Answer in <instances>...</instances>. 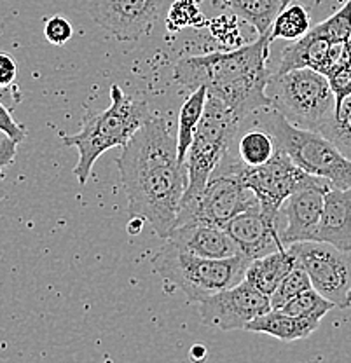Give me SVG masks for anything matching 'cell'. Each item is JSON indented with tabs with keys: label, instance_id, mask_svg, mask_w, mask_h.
<instances>
[{
	"label": "cell",
	"instance_id": "d4e9b609",
	"mask_svg": "<svg viewBox=\"0 0 351 363\" xmlns=\"http://www.w3.org/2000/svg\"><path fill=\"white\" fill-rule=\"evenodd\" d=\"M335 308H338V306H335L334 302L328 301L327 297H323L322 294L316 292L315 289H309L306 290V292L297 295V297H294L292 301L286 302L282 309L285 313H289V315H294L297 318H308V320L322 321L323 316Z\"/></svg>",
	"mask_w": 351,
	"mask_h": 363
},
{
	"label": "cell",
	"instance_id": "836d02e7",
	"mask_svg": "<svg viewBox=\"0 0 351 363\" xmlns=\"http://www.w3.org/2000/svg\"><path fill=\"white\" fill-rule=\"evenodd\" d=\"M143 224H145V218L140 217V215H133V218L130 220V224H128V233L133 234V236H137V234L142 233L143 229Z\"/></svg>",
	"mask_w": 351,
	"mask_h": 363
},
{
	"label": "cell",
	"instance_id": "603a6c76",
	"mask_svg": "<svg viewBox=\"0 0 351 363\" xmlns=\"http://www.w3.org/2000/svg\"><path fill=\"white\" fill-rule=\"evenodd\" d=\"M311 30V21H309V13L306 7L299 4H290L274 20L269 30V40L283 39V40H299Z\"/></svg>",
	"mask_w": 351,
	"mask_h": 363
},
{
	"label": "cell",
	"instance_id": "2e32d148",
	"mask_svg": "<svg viewBox=\"0 0 351 363\" xmlns=\"http://www.w3.org/2000/svg\"><path fill=\"white\" fill-rule=\"evenodd\" d=\"M280 152L277 138L271 131L255 123L250 116L240 123L228 156L240 161L245 166H262Z\"/></svg>",
	"mask_w": 351,
	"mask_h": 363
},
{
	"label": "cell",
	"instance_id": "5bb4252c",
	"mask_svg": "<svg viewBox=\"0 0 351 363\" xmlns=\"http://www.w3.org/2000/svg\"><path fill=\"white\" fill-rule=\"evenodd\" d=\"M280 229V217H269L264 213L260 206H254L236 215L233 220L225 224V230L233 238L240 253H243L250 260L285 247Z\"/></svg>",
	"mask_w": 351,
	"mask_h": 363
},
{
	"label": "cell",
	"instance_id": "4dcf8cb0",
	"mask_svg": "<svg viewBox=\"0 0 351 363\" xmlns=\"http://www.w3.org/2000/svg\"><path fill=\"white\" fill-rule=\"evenodd\" d=\"M18 77V63L9 52H0V86L11 88Z\"/></svg>",
	"mask_w": 351,
	"mask_h": 363
},
{
	"label": "cell",
	"instance_id": "8992f818",
	"mask_svg": "<svg viewBox=\"0 0 351 363\" xmlns=\"http://www.w3.org/2000/svg\"><path fill=\"white\" fill-rule=\"evenodd\" d=\"M271 107L285 116L294 126L318 131L335 111V94L327 75L313 68L273 74L266 86Z\"/></svg>",
	"mask_w": 351,
	"mask_h": 363
},
{
	"label": "cell",
	"instance_id": "e0dca14e",
	"mask_svg": "<svg viewBox=\"0 0 351 363\" xmlns=\"http://www.w3.org/2000/svg\"><path fill=\"white\" fill-rule=\"evenodd\" d=\"M316 241H325L351 252V187H330L325 192Z\"/></svg>",
	"mask_w": 351,
	"mask_h": 363
},
{
	"label": "cell",
	"instance_id": "30bf717a",
	"mask_svg": "<svg viewBox=\"0 0 351 363\" xmlns=\"http://www.w3.org/2000/svg\"><path fill=\"white\" fill-rule=\"evenodd\" d=\"M297 262L304 267L313 289L339 309L350 308L351 294V252L325 241H297L289 245Z\"/></svg>",
	"mask_w": 351,
	"mask_h": 363
},
{
	"label": "cell",
	"instance_id": "9c48e42d",
	"mask_svg": "<svg viewBox=\"0 0 351 363\" xmlns=\"http://www.w3.org/2000/svg\"><path fill=\"white\" fill-rule=\"evenodd\" d=\"M224 161L240 175L243 184L257 196L260 208L269 217H280L282 204L304 185L311 184L320 177L309 175L296 164L283 150L262 166H245L225 154Z\"/></svg>",
	"mask_w": 351,
	"mask_h": 363
},
{
	"label": "cell",
	"instance_id": "ac0fdd59",
	"mask_svg": "<svg viewBox=\"0 0 351 363\" xmlns=\"http://www.w3.org/2000/svg\"><path fill=\"white\" fill-rule=\"evenodd\" d=\"M332 44L334 43H328V40L320 39L308 32L303 39L294 40V44H290L282 52V58L273 74H283V72L294 70V68H313V70L327 75L330 70L328 55H330Z\"/></svg>",
	"mask_w": 351,
	"mask_h": 363
},
{
	"label": "cell",
	"instance_id": "4fadbf2b",
	"mask_svg": "<svg viewBox=\"0 0 351 363\" xmlns=\"http://www.w3.org/2000/svg\"><path fill=\"white\" fill-rule=\"evenodd\" d=\"M332 185L327 180L316 179L311 184L297 189L280 208V234L285 247L297 241H316L322 220L325 192Z\"/></svg>",
	"mask_w": 351,
	"mask_h": 363
},
{
	"label": "cell",
	"instance_id": "ba28073f",
	"mask_svg": "<svg viewBox=\"0 0 351 363\" xmlns=\"http://www.w3.org/2000/svg\"><path fill=\"white\" fill-rule=\"evenodd\" d=\"M260 206L257 196L248 189L236 172L222 159L211 173L205 189L194 198L182 201L175 225L187 222H208L225 227L236 215ZM173 225V227H175Z\"/></svg>",
	"mask_w": 351,
	"mask_h": 363
},
{
	"label": "cell",
	"instance_id": "1f68e13d",
	"mask_svg": "<svg viewBox=\"0 0 351 363\" xmlns=\"http://www.w3.org/2000/svg\"><path fill=\"white\" fill-rule=\"evenodd\" d=\"M16 147L18 143L7 138V136L0 140V180L6 177V168L13 164L14 157H16Z\"/></svg>",
	"mask_w": 351,
	"mask_h": 363
},
{
	"label": "cell",
	"instance_id": "d6a6232c",
	"mask_svg": "<svg viewBox=\"0 0 351 363\" xmlns=\"http://www.w3.org/2000/svg\"><path fill=\"white\" fill-rule=\"evenodd\" d=\"M0 101L6 104L7 107H13L14 104L20 101V93H18V89H14V86H11V88H2L0 86Z\"/></svg>",
	"mask_w": 351,
	"mask_h": 363
},
{
	"label": "cell",
	"instance_id": "5b68a950",
	"mask_svg": "<svg viewBox=\"0 0 351 363\" xmlns=\"http://www.w3.org/2000/svg\"><path fill=\"white\" fill-rule=\"evenodd\" d=\"M250 117L274 135L280 150L306 173L327 180L332 187H351V159L320 131L294 126L273 107L255 111Z\"/></svg>",
	"mask_w": 351,
	"mask_h": 363
},
{
	"label": "cell",
	"instance_id": "3957f363",
	"mask_svg": "<svg viewBox=\"0 0 351 363\" xmlns=\"http://www.w3.org/2000/svg\"><path fill=\"white\" fill-rule=\"evenodd\" d=\"M152 116L145 100L128 96L121 86L112 84L108 108L86 113L81 131L63 136L67 147L79 150V161L74 168L79 184L89 180L94 162L101 154L114 147L126 145Z\"/></svg>",
	"mask_w": 351,
	"mask_h": 363
},
{
	"label": "cell",
	"instance_id": "4316f807",
	"mask_svg": "<svg viewBox=\"0 0 351 363\" xmlns=\"http://www.w3.org/2000/svg\"><path fill=\"white\" fill-rule=\"evenodd\" d=\"M313 289V283L309 279V274L306 269L301 266L299 262L294 266V269L283 278L274 294L271 295V309H282L283 306L289 301H292L294 297H297L299 294L306 292V290Z\"/></svg>",
	"mask_w": 351,
	"mask_h": 363
},
{
	"label": "cell",
	"instance_id": "83f0119b",
	"mask_svg": "<svg viewBox=\"0 0 351 363\" xmlns=\"http://www.w3.org/2000/svg\"><path fill=\"white\" fill-rule=\"evenodd\" d=\"M330 88L335 94V105L341 104L346 96L351 94V44L348 40V48H346L345 56L341 62L338 63L327 75Z\"/></svg>",
	"mask_w": 351,
	"mask_h": 363
},
{
	"label": "cell",
	"instance_id": "f1b7e54d",
	"mask_svg": "<svg viewBox=\"0 0 351 363\" xmlns=\"http://www.w3.org/2000/svg\"><path fill=\"white\" fill-rule=\"evenodd\" d=\"M44 35H46L48 43L52 45H63L67 44L74 35V28H72L70 21L63 16H52L51 20L46 21L44 26Z\"/></svg>",
	"mask_w": 351,
	"mask_h": 363
},
{
	"label": "cell",
	"instance_id": "cb8c5ba5",
	"mask_svg": "<svg viewBox=\"0 0 351 363\" xmlns=\"http://www.w3.org/2000/svg\"><path fill=\"white\" fill-rule=\"evenodd\" d=\"M318 131L351 159V94L335 105V111Z\"/></svg>",
	"mask_w": 351,
	"mask_h": 363
},
{
	"label": "cell",
	"instance_id": "f546056e",
	"mask_svg": "<svg viewBox=\"0 0 351 363\" xmlns=\"http://www.w3.org/2000/svg\"><path fill=\"white\" fill-rule=\"evenodd\" d=\"M0 133H4L7 138H11L16 143H21L26 138V130L20 123L13 119L11 111L2 101H0Z\"/></svg>",
	"mask_w": 351,
	"mask_h": 363
},
{
	"label": "cell",
	"instance_id": "8fae6325",
	"mask_svg": "<svg viewBox=\"0 0 351 363\" xmlns=\"http://www.w3.org/2000/svg\"><path fill=\"white\" fill-rule=\"evenodd\" d=\"M89 16L119 43H135L152 32L172 9V0H91Z\"/></svg>",
	"mask_w": 351,
	"mask_h": 363
},
{
	"label": "cell",
	"instance_id": "ffe728a7",
	"mask_svg": "<svg viewBox=\"0 0 351 363\" xmlns=\"http://www.w3.org/2000/svg\"><path fill=\"white\" fill-rule=\"evenodd\" d=\"M297 264V257L289 247H283L273 253L254 259L248 264L245 279L250 281L255 289L266 295H273L274 290L280 286L286 274L294 269Z\"/></svg>",
	"mask_w": 351,
	"mask_h": 363
},
{
	"label": "cell",
	"instance_id": "7c38bea8",
	"mask_svg": "<svg viewBox=\"0 0 351 363\" xmlns=\"http://www.w3.org/2000/svg\"><path fill=\"white\" fill-rule=\"evenodd\" d=\"M271 309V297L243 279L238 285L198 302V315L206 327L245 330L252 320Z\"/></svg>",
	"mask_w": 351,
	"mask_h": 363
},
{
	"label": "cell",
	"instance_id": "52a82bcc",
	"mask_svg": "<svg viewBox=\"0 0 351 363\" xmlns=\"http://www.w3.org/2000/svg\"><path fill=\"white\" fill-rule=\"evenodd\" d=\"M240 123V117L224 101L208 94L205 112L186 156L189 184L182 201L194 198L205 189L211 173L228 154Z\"/></svg>",
	"mask_w": 351,
	"mask_h": 363
},
{
	"label": "cell",
	"instance_id": "484cf974",
	"mask_svg": "<svg viewBox=\"0 0 351 363\" xmlns=\"http://www.w3.org/2000/svg\"><path fill=\"white\" fill-rule=\"evenodd\" d=\"M309 33L328 43H348L351 37V0H346L325 21L311 26Z\"/></svg>",
	"mask_w": 351,
	"mask_h": 363
},
{
	"label": "cell",
	"instance_id": "d590c367",
	"mask_svg": "<svg viewBox=\"0 0 351 363\" xmlns=\"http://www.w3.org/2000/svg\"><path fill=\"white\" fill-rule=\"evenodd\" d=\"M290 4H294V0H285V6H290Z\"/></svg>",
	"mask_w": 351,
	"mask_h": 363
},
{
	"label": "cell",
	"instance_id": "44dd1931",
	"mask_svg": "<svg viewBox=\"0 0 351 363\" xmlns=\"http://www.w3.org/2000/svg\"><path fill=\"white\" fill-rule=\"evenodd\" d=\"M233 14L255 28L259 37L267 35L278 14L285 9V0H218Z\"/></svg>",
	"mask_w": 351,
	"mask_h": 363
},
{
	"label": "cell",
	"instance_id": "d6986e66",
	"mask_svg": "<svg viewBox=\"0 0 351 363\" xmlns=\"http://www.w3.org/2000/svg\"><path fill=\"white\" fill-rule=\"evenodd\" d=\"M318 327L320 321L316 320L297 318L289 315L283 309H269L267 313L252 320L245 330L271 335V337L283 340V342H294V340L308 339Z\"/></svg>",
	"mask_w": 351,
	"mask_h": 363
},
{
	"label": "cell",
	"instance_id": "277c9868",
	"mask_svg": "<svg viewBox=\"0 0 351 363\" xmlns=\"http://www.w3.org/2000/svg\"><path fill=\"white\" fill-rule=\"evenodd\" d=\"M250 262L243 253L228 259L199 257L166 240L154 255L152 267L166 285H169V290H180L189 301L198 304L203 298L243 281Z\"/></svg>",
	"mask_w": 351,
	"mask_h": 363
},
{
	"label": "cell",
	"instance_id": "7a4b0ae2",
	"mask_svg": "<svg viewBox=\"0 0 351 363\" xmlns=\"http://www.w3.org/2000/svg\"><path fill=\"white\" fill-rule=\"evenodd\" d=\"M269 33L233 51L186 56L177 62L173 81L189 91L206 88L224 101L241 121L260 108L271 107L266 94L271 72L267 70Z\"/></svg>",
	"mask_w": 351,
	"mask_h": 363
},
{
	"label": "cell",
	"instance_id": "6da1fadb",
	"mask_svg": "<svg viewBox=\"0 0 351 363\" xmlns=\"http://www.w3.org/2000/svg\"><path fill=\"white\" fill-rule=\"evenodd\" d=\"M116 164L131 215H140L166 240L189 184L172 121L165 116L150 117L123 147Z\"/></svg>",
	"mask_w": 351,
	"mask_h": 363
},
{
	"label": "cell",
	"instance_id": "7402d4cb",
	"mask_svg": "<svg viewBox=\"0 0 351 363\" xmlns=\"http://www.w3.org/2000/svg\"><path fill=\"white\" fill-rule=\"evenodd\" d=\"M206 100H208V91L206 88H198L191 91V96L180 107L179 124H177V149H179V159L184 164H186L189 147L194 140L198 124L205 112Z\"/></svg>",
	"mask_w": 351,
	"mask_h": 363
},
{
	"label": "cell",
	"instance_id": "8d00e7d4",
	"mask_svg": "<svg viewBox=\"0 0 351 363\" xmlns=\"http://www.w3.org/2000/svg\"><path fill=\"white\" fill-rule=\"evenodd\" d=\"M350 44H351V37H350Z\"/></svg>",
	"mask_w": 351,
	"mask_h": 363
},
{
	"label": "cell",
	"instance_id": "9a60e30c",
	"mask_svg": "<svg viewBox=\"0 0 351 363\" xmlns=\"http://www.w3.org/2000/svg\"><path fill=\"white\" fill-rule=\"evenodd\" d=\"M166 240L189 253L208 259H228L240 253L225 227L208 222H187L175 225Z\"/></svg>",
	"mask_w": 351,
	"mask_h": 363
},
{
	"label": "cell",
	"instance_id": "e575fe53",
	"mask_svg": "<svg viewBox=\"0 0 351 363\" xmlns=\"http://www.w3.org/2000/svg\"><path fill=\"white\" fill-rule=\"evenodd\" d=\"M189 357H191L192 362H201L206 358V347L203 344H194L189 351Z\"/></svg>",
	"mask_w": 351,
	"mask_h": 363
}]
</instances>
